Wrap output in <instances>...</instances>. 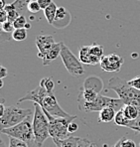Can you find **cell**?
<instances>
[{
    "mask_svg": "<svg viewBox=\"0 0 140 147\" xmlns=\"http://www.w3.org/2000/svg\"><path fill=\"white\" fill-rule=\"evenodd\" d=\"M61 58L64 63V66L66 67L67 71L71 76L79 77L85 74V68L83 66V64L72 53V51L64 44V42H62Z\"/></svg>",
    "mask_w": 140,
    "mask_h": 147,
    "instance_id": "obj_7",
    "label": "cell"
},
{
    "mask_svg": "<svg viewBox=\"0 0 140 147\" xmlns=\"http://www.w3.org/2000/svg\"><path fill=\"white\" fill-rule=\"evenodd\" d=\"M113 147H121V145H120V140H118V141L114 144V146Z\"/></svg>",
    "mask_w": 140,
    "mask_h": 147,
    "instance_id": "obj_40",
    "label": "cell"
},
{
    "mask_svg": "<svg viewBox=\"0 0 140 147\" xmlns=\"http://www.w3.org/2000/svg\"><path fill=\"white\" fill-rule=\"evenodd\" d=\"M41 107H42L43 109H45L47 112H49L54 116H58V117H72L73 116L62 109L61 105L58 102L56 96H54V94L47 96Z\"/></svg>",
    "mask_w": 140,
    "mask_h": 147,
    "instance_id": "obj_8",
    "label": "cell"
},
{
    "mask_svg": "<svg viewBox=\"0 0 140 147\" xmlns=\"http://www.w3.org/2000/svg\"><path fill=\"white\" fill-rule=\"evenodd\" d=\"M8 21V14L4 9H0V22L4 23Z\"/></svg>",
    "mask_w": 140,
    "mask_h": 147,
    "instance_id": "obj_34",
    "label": "cell"
},
{
    "mask_svg": "<svg viewBox=\"0 0 140 147\" xmlns=\"http://www.w3.org/2000/svg\"><path fill=\"white\" fill-rule=\"evenodd\" d=\"M39 5H40L41 9L45 10L48 6H50L53 3V0H37Z\"/></svg>",
    "mask_w": 140,
    "mask_h": 147,
    "instance_id": "obj_32",
    "label": "cell"
},
{
    "mask_svg": "<svg viewBox=\"0 0 140 147\" xmlns=\"http://www.w3.org/2000/svg\"><path fill=\"white\" fill-rule=\"evenodd\" d=\"M77 128H79V125H77L76 122L75 121L70 122V124H69V131H70V133L76 132L77 130Z\"/></svg>",
    "mask_w": 140,
    "mask_h": 147,
    "instance_id": "obj_35",
    "label": "cell"
},
{
    "mask_svg": "<svg viewBox=\"0 0 140 147\" xmlns=\"http://www.w3.org/2000/svg\"><path fill=\"white\" fill-rule=\"evenodd\" d=\"M41 10V7L39 5L37 0H32L31 2L28 5V11L31 12L32 14H35V13H38Z\"/></svg>",
    "mask_w": 140,
    "mask_h": 147,
    "instance_id": "obj_29",
    "label": "cell"
},
{
    "mask_svg": "<svg viewBox=\"0 0 140 147\" xmlns=\"http://www.w3.org/2000/svg\"><path fill=\"white\" fill-rule=\"evenodd\" d=\"M130 129L132 130L136 131V132H139L140 133V117L137 118L136 120H134L132 123V125L130 126Z\"/></svg>",
    "mask_w": 140,
    "mask_h": 147,
    "instance_id": "obj_33",
    "label": "cell"
},
{
    "mask_svg": "<svg viewBox=\"0 0 140 147\" xmlns=\"http://www.w3.org/2000/svg\"><path fill=\"white\" fill-rule=\"evenodd\" d=\"M43 110L48 118L49 132L53 139H66L71 137L72 133H70L69 131V124L76 119V115H73L72 117H58V116L52 115L45 109Z\"/></svg>",
    "mask_w": 140,
    "mask_h": 147,
    "instance_id": "obj_3",
    "label": "cell"
},
{
    "mask_svg": "<svg viewBox=\"0 0 140 147\" xmlns=\"http://www.w3.org/2000/svg\"><path fill=\"white\" fill-rule=\"evenodd\" d=\"M0 147H7L5 145V142L3 141V139L0 140Z\"/></svg>",
    "mask_w": 140,
    "mask_h": 147,
    "instance_id": "obj_39",
    "label": "cell"
},
{
    "mask_svg": "<svg viewBox=\"0 0 140 147\" xmlns=\"http://www.w3.org/2000/svg\"><path fill=\"white\" fill-rule=\"evenodd\" d=\"M114 123L116 125H119V126H124V127H128L130 128V126L132 125V123L134 120H129L123 113V110L122 109L120 110H118L116 112V115H115V118H114Z\"/></svg>",
    "mask_w": 140,
    "mask_h": 147,
    "instance_id": "obj_19",
    "label": "cell"
},
{
    "mask_svg": "<svg viewBox=\"0 0 140 147\" xmlns=\"http://www.w3.org/2000/svg\"><path fill=\"white\" fill-rule=\"evenodd\" d=\"M57 10H58V6L56 5L55 2H53L50 6H48V7L44 10L45 17H46L49 24L53 25L54 21H55V18H56V15H57Z\"/></svg>",
    "mask_w": 140,
    "mask_h": 147,
    "instance_id": "obj_20",
    "label": "cell"
},
{
    "mask_svg": "<svg viewBox=\"0 0 140 147\" xmlns=\"http://www.w3.org/2000/svg\"><path fill=\"white\" fill-rule=\"evenodd\" d=\"M139 1H140V0H139Z\"/></svg>",
    "mask_w": 140,
    "mask_h": 147,
    "instance_id": "obj_45",
    "label": "cell"
},
{
    "mask_svg": "<svg viewBox=\"0 0 140 147\" xmlns=\"http://www.w3.org/2000/svg\"><path fill=\"white\" fill-rule=\"evenodd\" d=\"M124 63V59L118 54H109L103 56L100 60V68L105 72L118 73Z\"/></svg>",
    "mask_w": 140,
    "mask_h": 147,
    "instance_id": "obj_9",
    "label": "cell"
},
{
    "mask_svg": "<svg viewBox=\"0 0 140 147\" xmlns=\"http://www.w3.org/2000/svg\"><path fill=\"white\" fill-rule=\"evenodd\" d=\"M90 54L94 56H96L98 58H102L103 57V47L102 45L98 44V43H92L90 46Z\"/></svg>",
    "mask_w": 140,
    "mask_h": 147,
    "instance_id": "obj_25",
    "label": "cell"
},
{
    "mask_svg": "<svg viewBox=\"0 0 140 147\" xmlns=\"http://www.w3.org/2000/svg\"><path fill=\"white\" fill-rule=\"evenodd\" d=\"M139 146H140V143H139Z\"/></svg>",
    "mask_w": 140,
    "mask_h": 147,
    "instance_id": "obj_44",
    "label": "cell"
},
{
    "mask_svg": "<svg viewBox=\"0 0 140 147\" xmlns=\"http://www.w3.org/2000/svg\"><path fill=\"white\" fill-rule=\"evenodd\" d=\"M90 46H81L79 49V58L83 64L90 65Z\"/></svg>",
    "mask_w": 140,
    "mask_h": 147,
    "instance_id": "obj_21",
    "label": "cell"
},
{
    "mask_svg": "<svg viewBox=\"0 0 140 147\" xmlns=\"http://www.w3.org/2000/svg\"><path fill=\"white\" fill-rule=\"evenodd\" d=\"M11 37L13 40L17 42H23L27 38V29L21 28V29H15L11 34Z\"/></svg>",
    "mask_w": 140,
    "mask_h": 147,
    "instance_id": "obj_22",
    "label": "cell"
},
{
    "mask_svg": "<svg viewBox=\"0 0 140 147\" xmlns=\"http://www.w3.org/2000/svg\"><path fill=\"white\" fill-rule=\"evenodd\" d=\"M123 113L129 120H136L137 118L140 117L139 110L136 107L131 105H124L122 107Z\"/></svg>",
    "mask_w": 140,
    "mask_h": 147,
    "instance_id": "obj_18",
    "label": "cell"
},
{
    "mask_svg": "<svg viewBox=\"0 0 140 147\" xmlns=\"http://www.w3.org/2000/svg\"><path fill=\"white\" fill-rule=\"evenodd\" d=\"M81 88H90L96 92L98 94H100V92L103 90V82L100 77L96 76H90L83 81Z\"/></svg>",
    "mask_w": 140,
    "mask_h": 147,
    "instance_id": "obj_13",
    "label": "cell"
},
{
    "mask_svg": "<svg viewBox=\"0 0 140 147\" xmlns=\"http://www.w3.org/2000/svg\"><path fill=\"white\" fill-rule=\"evenodd\" d=\"M1 133L8 135L9 137H14L16 139L21 140V141H24L28 145L35 141L33 125H32L30 117H27L25 120H23L22 122L15 125V126L2 129Z\"/></svg>",
    "mask_w": 140,
    "mask_h": 147,
    "instance_id": "obj_6",
    "label": "cell"
},
{
    "mask_svg": "<svg viewBox=\"0 0 140 147\" xmlns=\"http://www.w3.org/2000/svg\"><path fill=\"white\" fill-rule=\"evenodd\" d=\"M116 110L112 107H105L98 113V122H110L114 120Z\"/></svg>",
    "mask_w": 140,
    "mask_h": 147,
    "instance_id": "obj_16",
    "label": "cell"
},
{
    "mask_svg": "<svg viewBox=\"0 0 140 147\" xmlns=\"http://www.w3.org/2000/svg\"><path fill=\"white\" fill-rule=\"evenodd\" d=\"M61 51H62V42L55 43L52 46V48L49 50V52L45 56L44 59L42 60L43 66H48L53 61H55L59 56H61Z\"/></svg>",
    "mask_w": 140,
    "mask_h": 147,
    "instance_id": "obj_14",
    "label": "cell"
},
{
    "mask_svg": "<svg viewBox=\"0 0 140 147\" xmlns=\"http://www.w3.org/2000/svg\"><path fill=\"white\" fill-rule=\"evenodd\" d=\"M81 137L71 136L66 139H53L57 147H76L79 143Z\"/></svg>",
    "mask_w": 140,
    "mask_h": 147,
    "instance_id": "obj_17",
    "label": "cell"
},
{
    "mask_svg": "<svg viewBox=\"0 0 140 147\" xmlns=\"http://www.w3.org/2000/svg\"><path fill=\"white\" fill-rule=\"evenodd\" d=\"M40 85L43 86L47 90H48L49 94H54V88H55V83H54L53 79L50 77L44 78V79L41 80Z\"/></svg>",
    "mask_w": 140,
    "mask_h": 147,
    "instance_id": "obj_24",
    "label": "cell"
},
{
    "mask_svg": "<svg viewBox=\"0 0 140 147\" xmlns=\"http://www.w3.org/2000/svg\"><path fill=\"white\" fill-rule=\"evenodd\" d=\"M30 28H31V25H30V23H28V22H27V24L25 25V29H27V30H28V29H30Z\"/></svg>",
    "mask_w": 140,
    "mask_h": 147,
    "instance_id": "obj_41",
    "label": "cell"
},
{
    "mask_svg": "<svg viewBox=\"0 0 140 147\" xmlns=\"http://www.w3.org/2000/svg\"><path fill=\"white\" fill-rule=\"evenodd\" d=\"M1 71H0V79H2L3 80L5 77H7V75H8V71H7V69L5 68L4 66H1Z\"/></svg>",
    "mask_w": 140,
    "mask_h": 147,
    "instance_id": "obj_36",
    "label": "cell"
},
{
    "mask_svg": "<svg viewBox=\"0 0 140 147\" xmlns=\"http://www.w3.org/2000/svg\"><path fill=\"white\" fill-rule=\"evenodd\" d=\"M14 24L15 29H21V28H25V25L27 24V21H26V17L24 15H20L16 20L13 22Z\"/></svg>",
    "mask_w": 140,
    "mask_h": 147,
    "instance_id": "obj_27",
    "label": "cell"
},
{
    "mask_svg": "<svg viewBox=\"0 0 140 147\" xmlns=\"http://www.w3.org/2000/svg\"><path fill=\"white\" fill-rule=\"evenodd\" d=\"M34 113H33V131L35 141L39 146L42 147L44 142L51 137L49 132V121L45 114L42 107L38 103H34Z\"/></svg>",
    "mask_w": 140,
    "mask_h": 147,
    "instance_id": "obj_2",
    "label": "cell"
},
{
    "mask_svg": "<svg viewBox=\"0 0 140 147\" xmlns=\"http://www.w3.org/2000/svg\"><path fill=\"white\" fill-rule=\"evenodd\" d=\"M32 109H20L16 105H10L5 109L3 115L0 117V127L2 129L15 126L32 115Z\"/></svg>",
    "mask_w": 140,
    "mask_h": 147,
    "instance_id": "obj_5",
    "label": "cell"
},
{
    "mask_svg": "<svg viewBox=\"0 0 140 147\" xmlns=\"http://www.w3.org/2000/svg\"><path fill=\"white\" fill-rule=\"evenodd\" d=\"M28 146H29V147H41V146H39L37 143H36V141L32 142V143H31V144H29Z\"/></svg>",
    "mask_w": 140,
    "mask_h": 147,
    "instance_id": "obj_38",
    "label": "cell"
},
{
    "mask_svg": "<svg viewBox=\"0 0 140 147\" xmlns=\"http://www.w3.org/2000/svg\"><path fill=\"white\" fill-rule=\"evenodd\" d=\"M48 90L44 88L43 86L39 85L37 88L32 90L31 92H27L23 98H21L19 99L18 102H22V101H26V100H30V101H33L34 103H38V105H43V101H44L45 98L47 96H49Z\"/></svg>",
    "mask_w": 140,
    "mask_h": 147,
    "instance_id": "obj_10",
    "label": "cell"
},
{
    "mask_svg": "<svg viewBox=\"0 0 140 147\" xmlns=\"http://www.w3.org/2000/svg\"><path fill=\"white\" fill-rule=\"evenodd\" d=\"M100 94H98L94 90L90 88H83L81 86L79 96H77V102H92L98 98Z\"/></svg>",
    "mask_w": 140,
    "mask_h": 147,
    "instance_id": "obj_15",
    "label": "cell"
},
{
    "mask_svg": "<svg viewBox=\"0 0 140 147\" xmlns=\"http://www.w3.org/2000/svg\"><path fill=\"white\" fill-rule=\"evenodd\" d=\"M32 0H15L13 2V5L16 8V10L22 15V13H24L25 11H28V5L31 2Z\"/></svg>",
    "mask_w": 140,
    "mask_h": 147,
    "instance_id": "obj_23",
    "label": "cell"
},
{
    "mask_svg": "<svg viewBox=\"0 0 140 147\" xmlns=\"http://www.w3.org/2000/svg\"><path fill=\"white\" fill-rule=\"evenodd\" d=\"M6 5L7 4L5 3V0H0V9H4Z\"/></svg>",
    "mask_w": 140,
    "mask_h": 147,
    "instance_id": "obj_37",
    "label": "cell"
},
{
    "mask_svg": "<svg viewBox=\"0 0 140 147\" xmlns=\"http://www.w3.org/2000/svg\"><path fill=\"white\" fill-rule=\"evenodd\" d=\"M15 30L14 28V24L11 21H6L4 23H1V31L3 33H6V34H12L13 31Z\"/></svg>",
    "mask_w": 140,
    "mask_h": 147,
    "instance_id": "obj_26",
    "label": "cell"
},
{
    "mask_svg": "<svg viewBox=\"0 0 140 147\" xmlns=\"http://www.w3.org/2000/svg\"><path fill=\"white\" fill-rule=\"evenodd\" d=\"M8 147H29L24 141H21L14 137H9V145Z\"/></svg>",
    "mask_w": 140,
    "mask_h": 147,
    "instance_id": "obj_28",
    "label": "cell"
},
{
    "mask_svg": "<svg viewBox=\"0 0 140 147\" xmlns=\"http://www.w3.org/2000/svg\"><path fill=\"white\" fill-rule=\"evenodd\" d=\"M120 145L121 147H136V144L132 139H129L126 137H121L120 138Z\"/></svg>",
    "mask_w": 140,
    "mask_h": 147,
    "instance_id": "obj_30",
    "label": "cell"
},
{
    "mask_svg": "<svg viewBox=\"0 0 140 147\" xmlns=\"http://www.w3.org/2000/svg\"><path fill=\"white\" fill-rule=\"evenodd\" d=\"M138 56V54H132V57H137Z\"/></svg>",
    "mask_w": 140,
    "mask_h": 147,
    "instance_id": "obj_43",
    "label": "cell"
},
{
    "mask_svg": "<svg viewBox=\"0 0 140 147\" xmlns=\"http://www.w3.org/2000/svg\"><path fill=\"white\" fill-rule=\"evenodd\" d=\"M79 103V109L81 112L90 113V112L98 111L105 109V107H112L116 111L120 110L123 107L124 102L120 98H111L108 96H104L100 94L98 98L92 102H77Z\"/></svg>",
    "mask_w": 140,
    "mask_h": 147,
    "instance_id": "obj_4",
    "label": "cell"
},
{
    "mask_svg": "<svg viewBox=\"0 0 140 147\" xmlns=\"http://www.w3.org/2000/svg\"><path fill=\"white\" fill-rule=\"evenodd\" d=\"M71 15L67 11L65 7H58L57 15H56L55 21L53 23V26L56 28H65L71 23Z\"/></svg>",
    "mask_w": 140,
    "mask_h": 147,
    "instance_id": "obj_12",
    "label": "cell"
},
{
    "mask_svg": "<svg viewBox=\"0 0 140 147\" xmlns=\"http://www.w3.org/2000/svg\"><path fill=\"white\" fill-rule=\"evenodd\" d=\"M55 40H54L53 36H46V35H39L36 37V46L38 48V57L41 60L45 58L49 50L52 48L54 44H55Z\"/></svg>",
    "mask_w": 140,
    "mask_h": 147,
    "instance_id": "obj_11",
    "label": "cell"
},
{
    "mask_svg": "<svg viewBox=\"0 0 140 147\" xmlns=\"http://www.w3.org/2000/svg\"><path fill=\"white\" fill-rule=\"evenodd\" d=\"M3 86V80H0V88H2Z\"/></svg>",
    "mask_w": 140,
    "mask_h": 147,
    "instance_id": "obj_42",
    "label": "cell"
},
{
    "mask_svg": "<svg viewBox=\"0 0 140 147\" xmlns=\"http://www.w3.org/2000/svg\"><path fill=\"white\" fill-rule=\"evenodd\" d=\"M127 82H128L129 86H131L132 88L140 90V76L134 78V79H132V80H130V81H127Z\"/></svg>",
    "mask_w": 140,
    "mask_h": 147,
    "instance_id": "obj_31",
    "label": "cell"
},
{
    "mask_svg": "<svg viewBox=\"0 0 140 147\" xmlns=\"http://www.w3.org/2000/svg\"><path fill=\"white\" fill-rule=\"evenodd\" d=\"M107 88L116 92L118 98L124 102V105H131L136 107L140 113V90L129 86L128 82L119 77H113L109 79Z\"/></svg>",
    "mask_w": 140,
    "mask_h": 147,
    "instance_id": "obj_1",
    "label": "cell"
}]
</instances>
